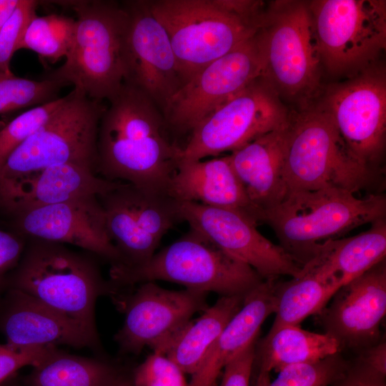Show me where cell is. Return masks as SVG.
Here are the masks:
<instances>
[{"instance_id": "cell-1", "label": "cell", "mask_w": 386, "mask_h": 386, "mask_svg": "<svg viewBox=\"0 0 386 386\" xmlns=\"http://www.w3.org/2000/svg\"><path fill=\"white\" fill-rule=\"evenodd\" d=\"M109 102L98 127L96 174L167 194L182 147L172 139L162 110L126 82Z\"/></svg>"}, {"instance_id": "cell-2", "label": "cell", "mask_w": 386, "mask_h": 386, "mask_svg": "<svg viewBox=\"0 0 386 386\" xmlns=\"http://www.w3.org/2000/svg\"><path fill=\"white\" fill-rule=\"evenodd\" d=\"M7 289L33 297L94 332L96 301L113 291L89 254L34 238H26L20 261L7 278Z\"/></svg>"}, {"instance_id": "cell-3", "label": "cell", "mask_w": 386, "mask_h": 386, "mask_svg": "<svg viewBox=\"0 0 386 386\" xmlns=\"http://www.w3.org/2000/svg\"><path fill=\"white\" fill-rule=\"evenodd\" d=\"M254 38L260 78L282 100L312 104L321 88L322 66L309 1L277 0L266 6Z\"/></svg>"}, {"instance_id": "cell-4", "label": "cell", "mask_w": 386, "mask_h": 386, "mask_svg": "<svg viewBox=\"0 0 386 386\" xmlns=\"http://www.w3.org/2000/svg\"><path fill=\"white\" fill-rule=\"evenodd\" d=\"M76 14L65 62L45 77L72 84L91 99H112L125 80L124 46L129 14L112 1H64Z\"/></svg>"}, {"instance_id": "cell-5", "label": "cell", "mask_w": 386, "mask_h": 386, "mask_svg": "<svg viewBox=\"0 0 386 386\" xmlns=\"http://www.w3.org/2000/svg\"><path fill=\"white\" fill-rule=\"evenodd\" d=\"M385 214L383 194L359 198L345 189L326 187L290 192L281 203L264 212L263 223L272 227L279 245L302 267L320 244L385 218Z\"/></svg>"}, {"instance_id": "cell-6", "label": "cell", "mask_w": 386, "mask_h": 386, "mask_svg": "<svg viewBox=\"0 0 386 386\" xmlns=\"http://www.w3.org/2000/svg\"><path fill=\"white\" fill-rule=\"evenodd\" d=\"M377 176L351 154L320 102L290 112L284 152L289 192L335 187L355 194Z\"/></svg>"}, {"instance_id": "cell-7", "label": "cell", "mask_w": 386, "mask_h": 386, "mask_svg": "<svg viewBox=\"0 0 386 386\" xmlns=\"http://www.w3.org/2000/svg\"><path fill=\"white\" fill-rule=\"evenodd\" d=\"M109 274L112 285L163 280L222 296L245 295L264 280L251 267L192 228L147 262L136 267L111 266Z\"/></svg>"}, {"instance_id": "cell-8", "label": "cell", "mask_w": 386, "mask_h": 386, "mask_svg": "<svg viewBox=\"0 0 386 386\" xmlns=\"http://www.w3.org/2000/svg\"><path fill=\"white\" fill-rule=\"evenodd\" d=\"M105 109L74 89L57 112L8 157L0 188L57 164H79L96 173L98 127Z\"/></svg>"}, {"instance_id": "cell-9", "label": "cell", "mask_w": 386, "mask_h": 386, "mask_svg": "<svg viewBox=\"0 0 386 386\" xmlns=\"http://www.w3.org/2000/svg\"><path fill=\"white\" fill-rule=\"evenodd\" d=\"M149 5L167 31L184 83L259 28L217 0H154Z\"/></svg>"}, {"instance_id": "cell-10", "label": "cell", "mask_w": 386, "mask_h": 386, "mask_svg": "<svg viewBox=\"0 0 386 386\" xmlns=\"http://www.w3.org/2000/svg\"><path fill=\"white\" fill-rule=\"evenodd\" d=\"M322 66L349 77L376 64L386 48V1H309Z\"/></svg>"}, {"instance_id": "cell-11", "label": "cell", "mask_w": 386, "mask_h": 386, "mask_svg": "<svg viewBox=\"0 0 386 386\" xmlns=\"http://www.w3.org/2000/svg\"><path fill=\"white\" fill-rule=\"evenodd\" d=\"M290 114L278 94L259 77L196 126L182 147L180 160L232 152L282 126Z\"/></svg>"}, {"instance_id": "cell-12", "label": "cell", "mask_w": 386, "mask_h": 386, "mask_svg": "<svg viewBox=\"0 0 386 386\" xmlns=\"http://www.w3.org/2000/svg\"><path fill=\"white\" fill-rule=\"evenodd\" d=\"M320 102L351 154L379 174L386 136L385 69L375 64L330 85Z\"/></svg>"}, {"instance_id": "cell-13", "label": "cell", "mask_w": 386, "mask_h": 386, "mask_svg": "<svg viewBox=\"0 0 386 386\" xmlns=\"http://www.w3.org/2000/svg\"><path fill=\"white\" fill-rule=\"evenodd\" d=\"M98 198L108 234L122 259L114 266L136 267L147 262L162 237L181 222L178 202L167 194L118 182Z\"/></svg>"}, {"instance_id": "cell-14", "label": "cell", "mask_w": 386, "mask_h": 386, "mask_svg": "<svg viewBox=\"0 0 386 386\" xmlns=\"http://www.w3.org/2000/svg\"><path fill=\"white\" fill-rule=\"evenodd\" d=\"M254 35L186 81L162 112L170 132L190 134L217 108L261 76Z\"/></svg>"}, {"instance_id": "cell-15", "label": "cell", "mask_w": 386, "mask_h": 386, "mask_svg": "<svg viewBox=\"0 0 386 386\" xmlns=\"http://www.w3.org/2000/svg\"><path fill=\"white\" fill-rule=\"evenodd\" d=\"M207 295L187 288L166 290L153 282L141 283L124 303L125 320L114 335L119 351L138 355L149 347L166 355L192 315L207 308Z\"/></svg>"}, {"instance_id": "cell-16", "label": "cell", "mask_w": 386, "mask_h": 386, "mask_svg": "<svg viewBox=\"0 0 386 386\" xmlns=\"http://www.w3.org/2000/svg\"><path fill=\"white\" fill-rule=\"evenodd\" d=\"M178 202L182 222L222 250L254 269L264 280L281 276L295 277L301 265L279 244H274L242 215L195 202Z\"/></svg>"}, {"instance_id": "cell-17", "label": "cell", "mask_w": 386, "mask_h": 386, "mask_svg": "<svg viewBox=\"0 0 386 386\" xmlns=\"http://www.w3.org/2000/svg\"><path fill=\"white\" fill-rule=\"evenodd\" d=\"M122 4L129 14L124 82L142 90L162 110L184 84L169 36L152 14L149 1Z\"/></svg>"}, {"instance_id": "cell-18", "label": "cell", "mask_w": 386, "mask_h": 386, "mask_svg": "<svg viewBox=\"0 0 386 386\" xmlns=\"http://www.w3.org/2000/svg\"><path fill=\"white\" fill-rule=\"evenodd\" d=\"M12 215L15 232L25 238L74 245L108 260L112 266L122 262L108 234L104 211L97 195L77 197Z\"/></svg>"}, {"instance_id": "cell-19", "label": "cell", "mask_w": 386, "mask_h": 386, "mask_svg": "<svg viewBox=\"0 0 386 386\" xmlns=\"http://www.w3.org/2000/svg\"><path fill=\"white\" fill-rule=\"evenodd\" d=\"M331 300L319 315L340 350L358 352L378 343L386 313L385 259L341 287Z\"/></svg>"}, {"instance_id": "cell-20", "label": "cell", "mask_w": 386, "mask_h": 386, "mask_svg": "<svg viewBox=\"0 0 386 386\" xmlns=\"http://www.w3.org/2000/svg\"><path fill=\"white\" fill-rule=\"evenodd\" d=\"M1 301L0 330L16 347L67 345L95 347L98 335L33 297L7 289Z\"/></svg>"}, {"instance_id": "cell-21", "label": "cell", "mask_w": 386, "mask_h": 386, "mask_svg": "<svg viewBox=\"0 0 386 386\" xmlns=\"http://www.w3.org/2000/svg\"><path fill=\"white\" fill-rule=\"evenodd\" d=\"M167 194L177 202L231 210L257 225L263 223L262 212L250 200L228 155L207 160H180Z\"/></svg>"}, {"instance_id": "cell-22", "label": "cell", "mask_w": 386, "mask_h": 386, "mask_svg": "<svg viewBox=\"0 0 386 386\" xmlns=\"http://www.w3.org/2000/svg\"><path fill=\"white\" fill-rule=\"evenodd\" d=\"M117 183L81 165H53L3 186L0 188V204L14 214L84 196H99Z\"/></svg>"}, {"instance_id": "cell-23", "label": "cell", "mask_w": 386, "mask_h": 386, "mask_svg": "<svg viewBox=\"0 0 386 386\" xmlns=\"http://www.w3.org/2000/svg\"><path fill=\"white\" fill-rule=\"evenodd\" d=\"M278 279H265L248 292L208 352L189 386H214L224 367L257 340L264 320L276 309Z\"/></svg>"}, {"instance_id": "cell-24", "label": "cell", "mask_w": 386, "mask_h": 386, "mask_svg": "<svg viewBox=\"0 0 386 386\" xmlns=\"http://www.w3.org/2000/svg\"><path fill=\"white\" fill-rule=\"evenodd\" d=\"M288 120L228 155L250 200L263 217L264 212L281 203L289 193L284 177Z\"/></svg>"}, {"instance_id": "cell-25", "label": "cell", "mask_w": 386, "mask_h": 386, "mask_svg": "<svg viewBox=\"0 0 386 386\" xmlns=\"http://www.w3.org/2000/svg\"><path fill=\"white\" fill-rule=\"evenodd\" d=\"M385 255L386 222L382 218L360 234L320 244L302 269L320 274L342 287L385 259Z\"/></svg>"}, {"instance_id": "cell-26", "label": "cell", "mask_w": 386, "mask_h": 386, "mask_svg": "<svg viewBox=\"0 0 386 386\" xmlns=\"http://www.w3.org/2000/svg\"><path fill=\"white\" fill-rule=\"evenodd\" d=\"M340 351L337 340L325 332L307 331L297 325L270 329L256 344L257 385L269 378L273 370L277 372L288 366L317 362Z\"/></svg>"}, {"instance_id": "cell-27", "label": "cell", "mask_w": 386, "mask_h": 386, "mask_svg": "<svg viewBox=\"0 0 386 386\" xmlns=\"http://www.w3.org/2000/svg\"><path fill=\"white\" fill-rule=\"evenodd\" d=\"M245 295L219 297L198 319L189 322L166 355L184 374L193 375L227 324L242 307Z\"/></svg>"}, {"instance_id": "cell-28", "label": "cell", "mask_w": 386, "mask_h": 386, "mask_svg": "<svg viewBox=\"0 0 386 386\" xmlns=\"http://www.w3.org/2000/svg\"><path fill=\"white\" fill-rule=\"evenodd\" d=\"M340 287L335 280L302 268L298 276L289 281H279L275 318L271 329L298 326L307 317L320 314Z\"/></svg>"}, {"instance_id": "cell-29", "label": "cell", "mask_w": 386, "mask_h": 386, "mask_svg": "<svg viewBox=\"0 0 386 386\" xmlns=\"http://www.w3.org/2000/svg\"><path fill=\"white\" fill-rule=\"evenodd\" d=\"M119 375L109 365L52 349L25 377L26 386H108Z\"/></svg>"}, {"instance_id": "cell-30", "label": "cell", "mask_w": 386, "mask_h": 386, "mask_svg": "<svg viewBox=\"0 0 386 386\" xmlns=\"http://www.w3.org/2000/svg\"><path fill=\"white\" fill-rule=\"evenodd\" d=\"M75 19L52 14L36 15L29 24L19 49H29L54 61L66 56L73 40Z\"/></svg>"}, {"instance_id": "cell-31", "label": "cell", "mask_w": 386, "mask_h": 386, "mask_svg": "<svg viewBox=\"0 0 386 386\" xmlns=\"http://www.w3.org/2000/svg\"><path fill=\"white\" fill-rule=\"evenodd\" d=\"M66 85L54 79L36 81L0 71V114L54 101Z\"/></svg>"}, {"instance_id": "cell-32", "label": "cell", "mask_w": 386, "mask_h": 386, "mask_svg": "<svg viewBox=\"0 0 386 386\" xmlns=\"http://www.w3.org/2000/svg\"><path fill=\"white\" fill-rule=\"evenodd\" d=\"M349 364L338 352L317 362L284 367L274 380L265 379L257 386H332Z\"/></svg>"}, {"instance_id": "cell-33", "label": "cell", "mask_w": 386, "mask_h": 386, "mask_svg": "<svg viewBox=\"0 0 386 386\" xmlns=\"http://www.w3.org/2000/svg\"><path fill=\"white\" fill-rule=\"evenodd\" d=\"M66 96L33 107L15 117L0 129V174L11 153L46 124L61 108Z\"/></svg>"}, {"instance_id": "cell-34", "label": "cell", "mask_w": 386, "mask_h": 386, "mask_svg": "<svg viewBox=\"0 0 386 386\" xmlns=\"http://www.w3.org/2000/svg\"><path fill=\"white\" fill-rule=\"evenodd\" d=\"M39 2L20 0L14 12L0 30V71L11 72L10 61L24 36L25 31L36 15Z\"/></svg>"}, {"instance_id": "cell-35", "label": "cell", "mask_w": 386, "mask_h": 386, "mask_svg": "<svg viewBox=\"0 0 386 386\" xmlns=\"http://www.w3.org/2000/svg\"><path fill=\"white\" fill-rule=\"evenodd\" d=\"M134 386H189L184 373L166 355L153 352L134 371Z\"/></svg>"}, {"instance_id": "cell-36", "label": "cell", "mask_w": 386, "mask_h": 386, "mask_svg": "<svg viewBox=\"0 0 386 386\" xmlns=\"http://www.w3.org/2000/svg\"><path fill=\"white\" fill-rule=\"evenodd\" d=\"M54 346L16 347L0 344V385L25 366L34 367L41 361Z\"/></svg>"}, {"instance_id": "cell-37", "label": "cell", "mask_w": 386, "mask_h": 386, "mask_svg": "<svg viewBox=\"0 0 386 386\" xmlns=\"http://www.w3.org/2000/svg\"><path fill=\"white\" fill-rule=\"evenodd\" d=\"M25 245L22 235L0 229V292L6 290L7 278L19 264Z\"/></svg>"}, {"instance_id": "cell-38", "label": "cell", "mask_w": 386, "mask_h": 386, "mask_svg": "<svg viewBox=\"0 0 386 386\" xmlns=\"http://www.w3.org/2000/svg\"><path fill=\"white\" fill-rule=\"evenodd\" d=\"M257 342H252L224 367L218 386H249Z\"/></svg>"}, {"instance_id": "cell-39", "label": "cell", "mask_w": 386, "mask_h": 386, "mask_svg": "<svg viewBox=\"0 0 386 386\" xmlns=\"http://www.w3.org/2000/svg\"><path fill=\"white\" fill-rule=\"evenodd\" d=\"M332 386H386L385 376L367 367L357 358L345 374Z\"/></svg>"}, {"instance_id": "cell-40", "label": "cell", "mask_w": 386, "mask_h": 386, "mask_svg": "<svg viewBox=\"0 0 386 386\" xmlns=\"http://www.w3.org/2000/svg\"><path fill=\"white\" fill-rule=\"evenodd\" d=\"M357 360L379 374L386 376V343L382 339L368 348L358 352Z\"/></svg>"}, {"instance_id": "cell-41", "label": "cell", "mask_w": 386, "mask_h": 386, "mask_svg": "<svg viewBox=\"0 0 386 386\" xmlns=\"http://www.w3.org/2000/svg\"><path fill=\"white\" fill-rule=\"evenodd\" d=\"M20 0H0V30L14 12Z\"/></svg>"}, {"instance_id": "cell-42", "label": "cell", "mask_w": 386, "mask_h": 386, "mask_svg": "<svg viewBox=\"0 0 386 386\" xmlns=\"http://www.w3.org/2000/svg\"><path fill=\"white\" fill-rule=\"evenodd\" d=\"M108 386H134L132 378H126L118 376Z\"/></svg>"}]
</instances>
